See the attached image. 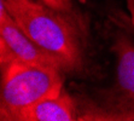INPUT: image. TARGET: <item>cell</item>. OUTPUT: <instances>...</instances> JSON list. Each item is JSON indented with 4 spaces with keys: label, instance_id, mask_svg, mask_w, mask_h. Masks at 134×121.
<instances>
[{
    "label": "cell",
    "instance_id": "1",
    "mask_svg": "<svg viewBox=\"0 0 134 121\" xmlns=\"http://www.w3.org/2000/svg\"><path fill=\"white\" fill-rule=\"evenodd\" d=\"M10 15L35 44L59 59L74 78L93 75L90 21L86 15L62 11L40 0H5Z\"/></svg>",
    "mask_w": 134,
    "mask_h": 121
},
{
    "label": "cell",
    "instance_id": "2",
    "mask_svg": "<svg viewBox=\"0 0 134 121\" xmlns=\"http://www.w3.org/2000/svg\"><path fill=\"white\" fill-rule=\"evenodd\" d=\"M126 29L112 36L115 81L110 87L81 94L87 121H134V43Z\"/></svg>",
    "mask_w": 134,
    "mask_h": 121
},
{
    "label": "cell",
    "instance_id": "3",
    "mask_svg": "<svg viewBox=\"0 0 134 121\" xmlns=\"http://www.w3.org/2000/svg\"><path fill=\"white\" fill-rule=\"evenodd\" d=\"M0 68L1 121H11L16 113L41 99L57 96L64 88L66 74L59 69L19 59L0 65Z\"/></svg>",
    "mask_w": 134,
    "mask_h": 121
},
{
    "label": "cell",
    "instance_id": "4",
    "mask_svg": "<svg viewBox=\"0 0 134 121\" xmlns=\"http://www.w3.org/2000/svg\"><path fill=\"white\" fill-rule=\"evenodd\" d=\"M0 38L7 43L17 59L31 64L51 67L64 71L59 59L47 52L18 27L10 15L5 0H0Z\"/></svg>",
    "mask_w": 134,
    "mask_h": 121
},
{
    "label": "cell",
    "instance_id": "5",
    "mask_svg": "<svg viewBox=\"0 0 134 121\" xmlns=\"http://www.w3.org/2000/svg\"><path fill=\"white\" fill-rule=\"evenodd\" d=\"M11 121H82V110L77 94L63 88L59 94L41 99L16 113Z\"/></svg>",
    "mask_w": 134,
    "mask_h": 121
},
{
    "label": "cell",
    "instance_id": "6",
    "mask_svg": "<svg viewBox=\"0 0 134 121\" xmlns=\"http://www.w3.org/2000/svg\"><path fill=\"white\" fill-rule=\"evenodd\" d=\"M40 1H42L44 4L53 7V9L62 10V11H72V10H75L72 0H40Z\"/></svg>",
    "mask_w": 134,
    "mask_h": 121
},
{
    "label": "cell",
    "instance_id": "7",
    "mask_svg": "<svg viewBox=\"0 0 134 121\" xmlns=\"http://www.w3.org/2000/svg\"><path fill=\"white\" fill-rule=\"evenodd\" d=\"M127 1V7L128 11L131 13V24L134 27V0H126Z\"/></svg>",
    "mask_w": 134,
    "mask_h": 121
},
{
    "label": "cell",
    "instance_id": "8",
    "mask_svg": "<svg viewBox=\"0 0 134 121\" xmlns=\"http://www.w3.org/2000/svg\"><path fill=\"white\" fill-rule=\"evenodd\" d=\"M80 1H81V3H86V1H87V0H80Z\"/></svg>",
    "mask_w": 134,
    "mask_h": 121
}]
</instances>
